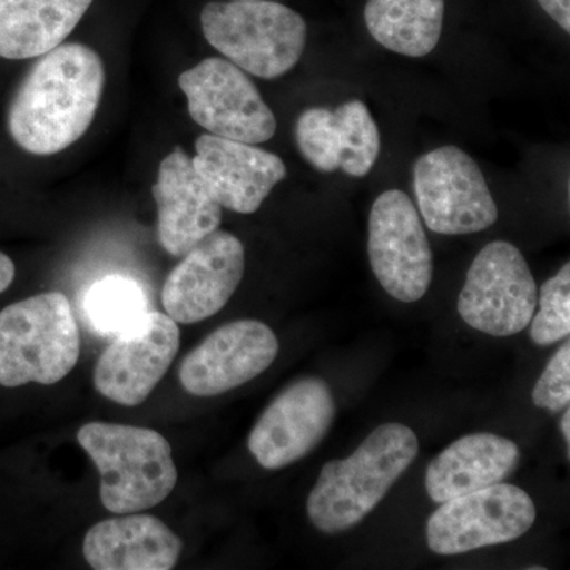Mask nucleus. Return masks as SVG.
Segmentation results:
<instances>
[{
	"instance_id": "nucleus-4",
	"label": "nucleus",
	"mask_w": 570,
	"mask_h": 570,
	"mask_svg": "<svg viewBox=\"0 0 570 570\" xmlns=\"http://www.w3.org/2000/svg\"><path fill=\"white\" fill-rule=\"evenodd\" d=\"M80 330L61 292L33 295L0 311V384L52 385L80 358Z\"/></svg>"
},
{
	"instance_id": "nucleus-11",
	"label": "nucleus",
	"mask_w": 570,
	"mask_h": 570,
	"mask_svg": "<svg viewBox=\"0 0 570 570\" xmlns=\"http://www.w3.org/2000/svg\"><path fill=\"white\" fill-rule=\"evenodd\" d=\"M335 415L330 385L318 377L299 379L265 409L250 431L247 448L268 471L291 466L324 441Z\"/></svg>"
},
{
	"instance_id": "nucleus-22",
	"label": "nucleus",
	"mask_w": 570,
	"mask_h": 570,
	"mask_svg": "<svg viewBox=\"0 0 570 570\" xmlns=\"http://www.w3.org/2000/svg\"><path fill=\"white\" fill-rule=\"evenodd\" d=\"M148 311V299L140 285L124 276L104 277L89 288L85 298L86 316L104 335H121Z\"/></svg>"
},
{
	"instance_id": "nucleus-10",
	"label": "nucleus",
	"mask_w": 570,
	"mask_h": 570,
	"mask_svg": "<svg viewBox=\"0 0 570 570\" xmlns=\"http://www.w3.org/2000/svg\"><path fill=\"white\" fill-rule=\"evenodd\" d=\"M367 254L379 284L397 302L415 303L433 281V250L407 194H381L370 213Z\"/></svg>"
},
{
	"instance_id": "nucleus-12",
	"label": "nucleus",
	"mask_w": 570,
	"mask_h": 570,
	"mask_svg": "<svg viewBox=\"0 0 570 570\" xmlns=\"http://www.w3.org/2000/svg\"><path fill=\"white\" fill-rule=\"evenodd\" d=\"M178 351V324L167 314L148 311L105 348L94 370V385L112 403L138 406L163 381Z\"/></svg>"
},
{
	"instance_id": "nucleus-14",
	"label": "nucleus",
	"mask_w": 570,
	"mask_h": 570,
	"mask_svg": "<svg viewBox=\"0 0 570 570\" xmlns=\"http://www.w3.org/2000/svg\"><path fill=\"white\" fill-rule=\"evenodd\" d=\"M277 354L279 341L264 322H230L184 356L179 382L194 396L223 395L265 373Z\"/></svg>"
},
{
	"instance_id": "nucleus-18",
	"label": "nucleus",
	"mask_w": 570,
	"mask_h": 570,
	"mask_svg": "<svg viewBox=\"0 0 570 570\" xmlns=\"http://www.w3.org/2000/svg\"><path fill=\"white\" fill-rule=\"evenodd\" d=\"M183 542L153 515H126L94 524L82 542V554L96 570H170Z\"/></svg>"
},
{
	"instance_id": "nucleus-21",
	"label": "nucleus",
	"mask_w": 570,
	"mask_h": 570,
	"mask_svg": "<svg viewBox=\"0 0 570 570\" xmlns=\"http://www.w3.org/2000/svg\"><path fill=\"white\" fill-rule=\"evenodd\" d=\"M444 11V0H367L365 22L382 47L409 58H423L441 39Z\"/></svg>"
},
{
	"instance_id": "nucleus-16",
	"label": "nucleus",
	"mask_w": 570,
	"mask_h": 570,
	"mask_svg": "<svg viewBox=\"0 0 570 570\" xmlns=\"http://www.w3.org/2000/svg\"><path fill=\"white\" fill-rule=\"evenodd\" d=\"M296 145L303 157L322 174L343 170L363 178L376 164L381 135L373 115L362 100L336 108H309L295 127Z\"/></svg>"
},
{
	"instance_id": "nucleus-24",
	"label": "nucleus",
	"mask_w": 570,
	"mask_h": 570,
	"mask_svg": "<svg viewBox=\"0 0 570 570\" xmlns=\"http://www.w3.org/2000/svg\"><path fill=\"white\" fill-rule=\"evenodd\" d=\"M532 403L540 409L557 412L564 411L570 404V344L558 348L547 363L542 376L532 390Z\"/></svg>"
},
{
	"instance_id": "nucleus-20",
	"label": "nucleus",
	"mask_w": 570,
	"mask_h": 570,
	"mask_svg": "<svg viewBox=\"0 0 570 570\" xmlns=\"http://www.w3.org/2000/svg\"><path fill=\"white\" fill-rule=\"evenodd\" d=\"M94 0H0V58L47 55L73 32Z\"/></svg>"
},
{
	"instance_id": "nucleus-23",
	"label": "nucleus",
	"mask_w": 570,
	"mask_h": 570,
	"mask_svg": "<svg viewBox=\"0 0 570 570\" xmlns=\"http://www.w3.org/2000/svg\"><path fill=\"white\" fill-rule=\"evenodd\" d=\"M539 311L532 316L531 340L538 346H551L570 333V265L550 277L540 287Z\"/></svg>"
},
{
	"instance_id": "nucleus-17",
	"label": "nucleus",
	"mask_w": 570,
	"mask_h": 570,
	"mask_svg": "<svg viewBox=\"0 0 570 570\" xmlns=\"http://www.w3.org/2000/svg\"><path fill=\"white\" fill-rule=\"evenodd\" d=\"M157 205V238L174 257H183L219 228L223 206L197 174L193 157L175 148L160 163L153 186Z\"/></svg>"
},
{
	"instance_id": "nucleus-13",
	"label": "nucleus",
	"mask_w": 570,
	"mask_h": 570,
	"mask_svg": "<svg viewBox=\"0 0 570 570\" xmlns=\"http://www.w3.org/2000/svg\"><path fill=\"white\" fill-rule=\"evenodd\" d=\"M245 246L228 232L202 239L168 275L163 288L165 314L176 324H198L219 313L245 276Z\"/></svg>"
},
{
	"instance_id": "nucleus-9",
	"label": "nucleus",
	"mask_w": 570,
	"mask_h": 570,
	"mask_svg": "<svg viewBox=\"0 0 570 570\" xmlns=\"http://www.w3.org/2000/svg\"><path fill=\"white\" fill-rule=\"evenodd\" d=\"M190 118L216 137L250 145L272 140L276 118L246 71L208 58L179 75Z\"/></svg>"
},
{
	"instance_id": "nucleus-2",
	"label": "nucleus",
	"mask_w": 570,
	"mask_h": 570,
	"mask_svg": "<svg viewBox=\"0 0 570 570\" xmlns=\"http://www.w3.org/2000/svg\"><path fill=\"white\" fill-rule=\"evenodd\" d=\"M417 434L401 423L377 426L346 460L328 461L307 498V517L324 534L352 530L387 497L419 455Z\"/></svg>"
},
{
	"instance_id": "nucleus-15",
	"label": "nucleus",
	"mask_w": 570,
	"mask_h": 570,
	"mask_svg": "<svg viewBox=\"0 0 570 570\" xmlns=\"http://www.w3.org/2000/svg\"><path fill=\"white\" fill-rule=\"evenodd\" d=\"M193 164L223 208L253 214L287 176L279 156L257 145L216 135H200L195 141Z\"/></svg>"
},
{
	"instance_id": "nucleus-25",
	"label": "nucleus",
	"mask_w": 570,
	"mask_h": 570,
	"mask_svg": "<svg viewBox=\"0 0 570 570\" xmlns=\"http://www.w3.org/2000/svg\"><path fill=\"white\" fill-rule=\"evenodd\" d=\"M551 20L558 22L566 32H570V0H538Z\"/></svg>"
},
{
	"instance_id": "nucleus-7",
	"label": "nucleus",
	"mask_w": 570,
	"mask_h": 570,
	"mask_svg": "<svg viewBox=\"0 0 570 570\" xmlns=\"http://www.w3.org/2000/svg\"><path fill=\"white\" fill-rule=\"evenodd\" d=\"M414 190L420 213L434 234H478L498 220L485 176L456 146H442L420 157L414 165Z\"/></svg>"
},
{
	"instance_id": "nucleus-8",
	"label": "nucleus",
	"mask_w": 570,
	"mask_h": 570,
	"mask_svg": "<svg viewBox=\"0 0 570 570\" xmlns=\"http://www.w3.org/2000/svg\"><path fill=\"white\" fill-rule=\"evenodd\" d=\"M535 517L538 510L527 491L494 483L442 502L428 520V547L450 557L512 542L531 530Z\"/></svg>"
},
{
	"instance_id": "nucleus-27",
	"label": "nucleus",
	"mask_w": 570,
	"mask_h": 570,
	"mask_svg": "<svg viewBox=\"0 0 570 570\" xmlns=\"http://www.w3.org/2000/svg\"><path fill=\"white\" fill-rule=\"evenodd\" d=\"M561 431H562V436H564V439H566V444H568V448H569V444H570V411H569V407L564 409V415H562V419H561Z\"/></svg>"
},
{
	"instance_id": "nucleus-6",
	"label": "nucleus",
	"mask_w": 570,
	"mask_h": 570,
	"mask_svg": "<svg viewBox=\"0 0 570 570\" xmlns=\"http://www.w3.org/2000/svg\"><path fill=\"white\" fill-rule=\"evenodd\" d=\"M538 284L519 247L493 242L469 268L459 298L461 318L485 335L523 332L538 309Z\"/></svg>"
},
{
	"instance_id": "nucleus-5",
	"label": "nucleus",
	"mask_w": 570,
	"mask_h": 570,
	"mask_svg": "<svg viewBox=\"0 0 570 570\" xmlns=\"http://www.w3.org/2000/svg\"><path fill=\"white\" fill-rule=\"evenodd\" d=\"M206 41L254 77L273 80L294 69L305 51L302 14L277 2H209L202 10Z\"/></svg>"
},
{
	"instance_id": "nucleus-26",
	"label": "nucleus",
	"mask_w": 570,
	"mask_h": 570,
	"mask_svg": "<svg viewBox=\"0 0 570 570\" xmlns=\"http://www.w3.org/2000/svg\"><path fill=\"white\" fill-rule=\"evenodd\" d=\"M17 268L9 255L0 253V294L6 292L14 281Z\"/></svg>"
},
{
	"instance_id": "nucleus-1",
	"label": "nucleus",
	"mask_w": 570,
	"mask_h": 570,
	"mask_svg": "<svg viewBox=\"0 0 570 570\" xmlns=\"http://www.w3.org/2000/svg\"><path fill=\"white\" fill-rule=\"evenodd\" d=\"M105 86L102 59L80 43L41 56L11 100L9 130L24 151L52 156L88 132Z\"/></svg>"
},
{
	"instance_id": "nucleus-19",
	"label": "nucleus",
	"mask_w": 570,
	"mask_h": 570,
	"mask_svg": "<svg viewBox=\"0 0 570 570\" xmlns=\"http://www.w3.org/2000/svg\"><path fill=\"white\" fill-rule=\"evenodd\" d=\"M519 461V445L510 439L491 433L468 434L431 461L425 474L428 497L442 504L504 482Z\"/></svg>"
},
{
	"instance_id": "nucleus-3",
	"label": "nucleus",
	"mask_w": 570,
	"mask_h": 570,
	"mask_svg": "<svg viewBox=\"0 0 570 570\" xmlns=\"http://www.w3.org/2000/svg\"><path fill=\"white\" fill-rule=\"evenodd\" d=\"M78 444L99 469L100 499L112 513L156 508L178 482L167 439L149 428L118 423H86Z\"/></svg>"
}]
</instances>
